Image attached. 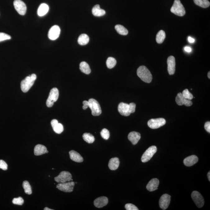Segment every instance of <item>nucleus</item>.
<instances>
[{
  "label": "nucleus",
  "instance_id": "obj_48",
  "mask_svg": "<svg viewBox=\"0 0 210 210\" xmlns=\"http://www.w3.org/2000/svg\"><path fill=\"white\" fill-rule=\"evenodd\" d=\"M208 78L210 79V71L208 72Z\"/></svg>",
  "mask_w": 210,
  "mask_h": 210
},
{
  "label": "nucleus",
  "instance_id": "obj_37",
  "mask_svg": "<svg viewBox=\"0 0 210 210\" xmlns=\"http://www.w3.org/2000/svg\"><path fill=\"white\" fill-rule=\"evenodd\" d=\"M12 202L15 205H21L24 203V200L22 198L19 197L14 199L12 201Z\"/></svg>",
  "mask_w": 210,
  "mask_h": 210
},
{
  "label": "nucleus",
  "instance_id": "obj_22",
  "mask_svg": "<svg viewBox=\"0 0 210 210\" xmlns=\"http://www.w3.org/2000/svg\"><path fill=\"white\" fill-rule=\"evenodd\" d=\"M70 158L76 162L81 163L83 161V158L78 153L74 150H71L69 152Z\"/></svg>",
  "mask_w": 210,
  "mask_h": 210
},
{
  "label": "nucleus",
  "instance_id": "obj_5",
  "mask_svg": "<svg viewBox=\"0 0 210 210\" xmlns=\"http://www.w3.org/2000/svg\"><path fill=\"white\" fill-rule=\"evenodd\" d=\"M58 97H59V91L57 88H53L51 89L49 97L46 101V105L47 107H52L55 102L57 100Z\"/></svg>",
  "mask_w": 210,
  "mask_h": 210
},
{
  "label": "nucleus",
  "instance_id": "obj_1",
  "mask_svg": "<svg viewBox=\"0 0 210 210\" xmlns=\"http://www.w3.org/2000/svg\"><path fill=\"white\" fill-rule=\"evenodd\" d=\"M137 75L142 81L147 83L151 82L152 80V75L151 72L145 66H141L137 70Z\"/></svg>",
  "mask_w": 210,
  "mask_h": 210
},
{
  "label": "nucleus",
  "instance_id": "obj_3",
  "mask_svg": "<svg viewBox=\"0 0 210 210\" xmlns=\"http://www.w3.org/2000/svg\"><path fill=\"white\" fill-rule=\"evenodd\" d=\"M171 11L174 14L180 16H184L186 13L185 7L180 0L174 1V4L171 7Z\"/></svg>",
  "mask_w": 210,
  "mask_h": 210
},
{
  "label": "nucleus",
  "instance_id": "obj_4",
  "mask_svg": "<svg viewBox=\"0 0 210 210\" xmlns=\"http://www.w3.org/2000/svg\"><path fill=\"white\" fill-rule=\"evenodd\" d=\"M89 107L92 111V115L94 116H98L102 113L101 107L97 100L94 98L89 99Z\"/></svg>",
  "mask_w": 210,
  "mask_h": 210
},
{
  "label": "nucleus",
  "instance_id": "obj_30",
  "mask_svg": "<svg viewBox=\"0 0 210 210\" xmlns=\"http://www.w3.org/2000/svg\"><path fill=\"white\" fill-rule=\"evenodd\" d=\"M166 37V33L164 31L160 30L157 34V36H156V41L159 44H161L164 41Z\"/></svg>",
  "mask_w": 210,
  "mask_h": 210
},
{
  "label": "nucleus",
  "instance_id": "obj_40",
  "mask_svg": "<svg viewBox=\"0 0 210 210\" xmlns=\"http://www.w3.org/2000/svg\"><path fill=\"white\" fill-rule=\"evenodd\" d=\"M7 165L4 160H0V169L4 171H7Z\"/></svg>",
  "mask_w": 210,
  "mask_h": 210
},
{
  "label": "nucleus",
  "instance_id": "obj_33",
  "mask_svg": "<svg viewBox=\"0 0 210 210\" xmlns=\"http://www.w3.org/2000/svg\"><path fill=\"white\" fill-rule=\"evenodd\" d=\"M23 187L24 189L25 192L28 194H31L32 193L31 187L29 182L27 180L23 182Z\"/></svg>",
  "mask_w": 210,
  "mask_h": 210
},
{
  "label": "nucleus",
  "instance_id": "obj_6",
  "mask_svg": "<svg viewBox=\"0 0 210 210\" xmlns=\"http://www.w3.org/2000/svg\"><path fill=\"white\" fill-rule=\"evenodd\" d=\"M157 151V148L155 146H153L150 147L144 153L141 157V161L144 163L149 161Z\"/></svg>",
  "mask_w": 210,
  "mask_h": 210
},
{
  "label": "nucleus",
  "instance_id": "obj_17",
  "mask_svg": "<svg viewBox=\"0 0 210 210\" xmlns=\"http://www.w3.org/2000/svg\"><path fill=\"white\" fill-rule=\"evenodd\" d=\"M108 203V199L106 197H101L95 199L94 204L96 208H100L106 206Z\"/></svg>",
  "mask_w": 210,
  "mask_h": 210
},
{
  "label": "nucleus",
  "instance_id": "obj_27",
  "mask_svg": "<svg viewBox=\"0 0 210 210\" xmlns=\"http://www.w3.org/2000/svg\"><path fill=\"white\" fill-rule=\"evenodd\" d=\"M89 36L86 34H82L80 35L78 39V43L80 45H85L89 43Z\"/></svg>",
  "mask_w": 210,
  "mask_h": 210
},
{
  "label": "nucleus",
  "instance_id": "obj_45",
  "mask_svg": "<svg viewBox=\"0 0 210 210\" xmlns=\"http://www.w3.org/2000/svg\"><path fill=\"white\" fill-rule=\"evenodd\" d=\"M188 41L190 43H194L195 41V40L194 38H191V37H188Z\"/></svg>",
  "mask_w": 210,
  "mask_h": 210
},
{
  "label": "nucleus",
  "instance_id": "obj_13",
  "mask_svg": "<svg viewBox=\"0 0 210 210\" xmlns=\"http://www.w3.org/2000/svg\"><path fill=\"white\" fill-rule=\"evenodd\" d=\"M171 199V196L169 194H165L162 196L159 200L160 208L163 210H166L170 203Z\"/></svg>",
  "mask_w": 210,
  "mask_h": 210
},
{
  "label": "nucleus",
  "instance_id": "obj_2",
  "mask_svg": "<svg viewBox=\"0 0 210 210\" xmlns=\"http://www.w3.org/2000/svg\"><path fill=\"white\" fill-rule=\"evenodd\" d=\"M37 78L36 75L34 74H32L26 77L21 83V90L24 93L27 92L33 85L35 80Z\"/></svg>",
  "mask_w": 210,
  "mask_h": 210
},
{
  "label": "nucleus",
  "instance_id": "obj_26",
  "mask_svg": "<svg viewBox=\"0 0 210 210\" xmlns=\"http://www.w3.org/2000/svg\"><path fill=\"white\" fill-rule=\"evenodd\" d=\"M48 6L46 4L43 3L40 5L38 9V14L39 16H43L46 15L48 12Z\"/></svg>",
  "mask_w": 210,
  "mask_h": 210
},
{
  "label": "nucleus",
  "instance_id": "obj_38",
  "mask_svg": "<svg viewBox=\"0 0 210 210\" xmlns=\"http://www.w3.org/2000/svg\"><path fill=\"white\" fill-rule=\"evenodd\" d=\"M11 39V37L10 35L3 32H0V42L10 40Z\"/></svg>",
  "mask_w": 210,
  "mask_h": 210
},
{
  "label": "nucleus",
  "instance_id": "obj_43",
  "mask_svg": "<svg viewBox=\"0 0 210 210\" xmlns=\"http://www.w3.org/2000/svg\"><path fill=\"white\" fill-rule=\"evenodd\" d=\"M83 109H84V110H85V109H87L88 107H89V102L84 100V101L83 102Z\"/></svg>",
  "mask_w": 210,
  "mask_h": 210
},
{
  "label": "nucleus",
  "instance_id": "obj_12",
  "mask_svg": "<svg viewBox=\"0 0 210 210\" xmlns=\"http://www.w3.org/2000/svg\"><path fill=\"white\" fill-rule=\"evenodd\" d=\"M61 29L58 25H54L51 28L48 34V37L50 40H55L59 37Z\"/></svg>",
  "mask_w": 210,
  "mask_h": 210
},
{
  "label": "nucleus",
  "instance_id": "obj_44",
  "mask_svg": "<svg viewBox=\"0 0 210 210\" xmlns=\"http://www.w3.org/2000/svg\"><path fill=\"white\" fill-rule=\"evenodd\" d=\"M184 50L185 52H190L192 51V49H191V47H189V46H186V47L184 48Z\"/></svg>",
  "mask_w": 210,
  "mask_h": 210
},
{
  "label": "nucleus",
  "instance_id": "obj_29",
  "mask_svg": "<svg viewBox=\"0 0 210 210\" xmlns=\"http://www.w3.org/2000/svg\"><path fill=\"white\" fill-rule=\"evenodd\" d=\"M196 5L203 8H207L209 7L210 3L208 0H194Z\"/></svg>",
  "mask_w": 210,
  "mask_h": 210
},
{
  "label": "nucleus",
  "instance_id": "obj_47",
  "mask_svg": "<svg viewBox=\"0 0 210 210\" xmlns=\"http://www.w3.org/2000/svg\"><path fill=\"white\" fill-rule=\"evenodd\" d=\"M44 210H52V209H50V208H47V207H46V208H44Z\"/></svg>",
  "mask_w": 210,
  "mask_h": 210
},
{
  "label": "nucleus",
  "instance_id": "obj_10",
  "mask_svg": "<svg viewBox=\"0 0 210 210\" xmlns=\"http://www.w3.org/2000/svg\"><path fill=\"white\" fill-rule=\"evenodd\" d=\"M191 197L194 203L199 208L203 207L204 204L203 198L200 193L197 191H194L191 194Z\"/></svg>",
  "mask_w": 210,
  "mask_h": 210
},
{
  "label": "nucleus",
  "instance_id": "obj_19",
  "mask_svg": "<svg viewBox=\"0 0 210 210\" xmlns=\"http://www.w3.org/2000/svg\"><path fill=\"white\" fill-rule=\"evenodd\" d=\"M159 185V181L158 179H152L148 184L146 186L147 189L149 191H153L158 189Z\"/></svg>",
  "mask_w": 210,
  "mask_h": 210
},
{
  "label": "nucleus",
  "instance_id": "obj_34",
  "mask_svg": "<svg viewBox=\"0 0 210 210\" xmlns=\"http://www.w3.org/2000/svg\"><path fill=\"white\" fill-rule=\"evenodd\" d=\"M116 64V61L115 58L110 57L106 61V65L109 69H112L115 67Z\"/></svg>",
  "mask_w": 210,
  "mask_h": 210
},
{
  "label": "nucleus",
  "instance_id": "obj_39",
  "mask_svg": "<svg viewBox=\"0 0 210 210\" xmlns=\"http://www.w3.org/2000/svg\"><path fill=\"white\" fill-rule=\"evenodd\" d=\"M125 208L127 210H138V208L135 205L132 203L126 204L125 205Z\"/></svg>",
  "mask_w": 210,
  "mask_h": 210
},
{
  "label": "nucleus",
  "instance_id": "obj_31",
  "mask_svg": "<svg viewBox=\"0 0 210 210\" xmlns=\"http://www.w3.org/2000/svg\"><path fill=\"white\" fill-rule=\"evenodd\" d=\"M116 30L120 34L126 35L128 34V30L123 26L121 25H117L115 27Z\"/></svg>",
  "mask_w": 210,
  "mask_h": 210
},
{
  "label": "nucleus",
  "instance_id": "obj_7",
  "mask_svg": "<svg viewBox=\"0 0 210 210\" xmlns=\"http://www.w3.org/2000/svg\"><path fill=\"white\" fill-rule=\"evenodd\" d=\"M166 121L164 118H159L152 119L148 121V125L149 128L152 129H157L164 126Z\"/></svg>",
  "mask_w": 210,
  "mask_h": 210
},
{
  "label": "nucleus",
  "instance_id": "obj_35",
  "mask_svg": "<svg viewBox=\"0 0 210 210\" xmlns=\"http://www.w3.org/2000/svg\"><path fill=\"white\" fill-rule=\"evenodd\" d=\"M182 95L185 97V98L187 99L191 100L194 98V96L192 94L189 92L188 89H185L182 93Z\"/></svg>",
  "mask_w": 210,
  "mask_h": 210
},
{
  "label": "nucleus",
  "instance_id": "obj_49",
  "mask_svg": "<svg viewBox=\"0 0 210 210\" xmlns=\"http://www.w3.org/2000/svg\"><path fill=\"white\" fill-rule=\"evenodd\" d=\"M48 152H49V151L47 150V151H46V153H48Z\"/></svg>",
  "mask_w": 210,
  "mask_h": 210
},
{
  "label": "nucleus",
  "instance_id": "obj_25",
  "mask_svg": "<svg viewBox=\"0 0 210 210\" xmlns=\"http://www.w3.org/2000/svg\"><path fill=\"white\" fill-rule=\"evenodd\" d=\"M92 13L94 16L100 17L106 14V11L100 8L99 5L97 4L93 7Z\"/></svg>",
  "mask_w": 210,
  "mask_h": 210
},
{
  "label": "nucleus",
  "instance_id": "obj_21",
  "mask_svg": "<svg viewBox=\"0 0 210 210\" xmlns=\"http://www.w3.org/2000/svg\"><path fill=\"white\" fill-rule=\"evenodd\" d=\"M128 139L133 145L136 144L140 139V134L138 132H132L128 135Z\"/></svg>",
  "mask_w": 210,
  "mask_h": 210
},
{
  "label": "nucleus",
  "instance_id": "obj_16",
  "mask_svg": "<svg viewBox=\"0 0 210 210\" xmlns=\"http://www.w3.org/2000/svg\"><path fill=\"white\" fill-rule=\"evenodd\" d=\"M168 71L170 75L175 73L176 70L175 58L172 56H170L167 59Z\"/></svg>",
  "mask_w": 210,
  "mask_h": 210
},
{
  "label": "nucleus",
  "instance_id": "obj_15",
  "mask_svg": "<svg viewBox=\"0 0 210 210\" xmlns=\"http://www.w3.org/2000/svg\"><path fill=\"white\" fill-rule=\"evenodd\" d=\"M118 111L121 115L127 116L130 115L129 105L127 103H121L118 106Z\"/></svg>",
  "mask_w": 210,
  "mask_h": 210
},
{
  "label": "nucleus",
  "instance_id": "obj_8",
  "mask_svg": "<svg viewBox=\"0 0 210 210\" xmlns=\"http://www.w3.org/2000/svg\"><path fill=\"white\" fill-rule=\"evenodd\" d=\"M72 178V176L70 172L64 171L60 173L57 176L55 177V180L58 183H64L70 181Z\"/></svg>",
  "mask_w": 210,
  "mask_h": 210
},
{
  "label": "nucleus",
  "instance_id": "obj_42",
  "mask_svg": "<svg viewBox=\"0 0 210 210\" xmlns=\"http://www.w3.org/2000/svg\"><path fill=\"white\" fill-rule=\"evenodd\" d=\"M204 128L205 130L208 133H210V121H208L205 123L204 125Z\"/></svg>",
  "mask_w": 210,
  "mask_h": 210
},
{
  "label": "nucleus",
  "instance_id": "obj_9",
  "mask_svg": "<svg viewBox=\"0 0 210 210\" xmlns=\"http://www.w3.org/2000/svg\"><path fill=\"white\" fill-rule=\"evenodd\" d=\"M75 183L73 181L64 183H59L57 186V188L60 190L65 192H71L73 190Z\"/></svg>",
  "mask_w": 210,
  "mask_h": 210
},
{
  "label": "nucleus",
  "instance_id": "obj_46",
  "mask_svg": "<svg viewBox=\"0 0 210 210\" xmlns=\"http://www.w3.org/2000/svg\"><path fill=\"white\" fill-rule=\"evenodd\" d=\"M208 180H209V181H210V172H208Z\"/></svg>",
  "mask_w": 210,
  "mask_h": 210
},
{
  "label": "nucleus",
  "instance_id": "obj_11",
  "mask_svg": "<svg viewBox=\"0 0 210 210\" xmlns=\"http://www.w3.org/2000/svg\"><path fill=\"white\" fill-rule=\"evenodd\" d=\"M15 10L20 15H24L27 11V7L24 2L21 0H15L13 2Z\"/></svg>",
  "mask_w": 210,
  "mask_h": 210
},
{
  "label": "nucleus",
  "instance_id": "obj_32",
  "mask_svg": "<svg viewBox=\"0 0 210 210\" xmlns=\"http://www.w3.org/2000/svg\"><path fill=\"white\" fill-rule=\"evenodd\" d=\"M83 138L85 141L89 144L93 143L95 140V137L92 134L88 133H85L83 134Z\"/></svg>",
  "mask_w": 210,
  "mask_h": 210
},
{
  "label": "nucleus",
  "instance_id": "obj_14",
  "mask_svg": "<svg viewBox=\"0 0 210 210\" xmlns=\"http://www.w3.org/2000/svg\"><path fill=\"white\" fill-rule=\"evenodd\" d=\"M176 103L179 106L185 105L186 106H190L192 105V102L191 100L187 99L182 95V93H179L176 98Z\"/></svg>",
  "mask_w": 210,
  "mask_h": 210
},
{
  "label": "nucleus",
  "instance_id": "obj_36",
  "mask_svg": "<svg viewBox=\"0 0 210 210\" xmlns=\"http://www.w3.org/2000/svg\"><path fill=\"white\" fill-rule=\"evenodd\" d=\"M100 135L101 137L105 140H108L110 136V133L108 130L106 129L102 130Z\"/></svg>",
  "mask_w": 210,
  "mask_h": 210
},
{
  "label": "nucleus",
  "instance_id": "obj_24",
  "mask_svg": "<svg viewBox=\"0 0 210 210\" xmlns=\"http://www.w3.org/2000/svg\"><path fill=\"white\" fill-rule=\"evenodd\" d=\"M47 150V148L44 145L38 144L35 147L34 153L36 156L41 155L45 154Z\"/></svg>",
  "mask_w": 210,
  "mask_h": 210
},
{
  "label": "nucleus",
  "instance_id": "obj_20",
  "mask_svg": "<svg viewBox=\"0 0 210 210\" xmlns=\"http://www.w3.org/2000/svg\"><path fill=\"white\" fill-rule=\"evenodd\" d=\"M198 158L195 155H193L186 158L184 160L183 162L185 166L191 167L196 164L198 162Z\"/></svg>",
  "mask_w": 210,
  "mask_h": 210
},
{
  "label": "nucleus",
  "instance_id": "obj_18",
  "mask_svg": "<svg viewBox=\"0 0 210 210\" xmlns=\"http://www.w3.org/2000/svg\"><path fill=\"white\" fill-rule=\"evenodd\" d=\"M51 125H52V129L57 134H60L62 133L64 131V126L61 123H58L57 120H52L51 121Z\"/></svg>",
  "mask_w": 210,
  "mask_h": 210
},
{
  "label": "nucleus",
  "instance_id": "obj_41",
  "mask_svg": "<svg viewBox=\"0 0 210 210\" xmlns=\"http://www.w3.org/2000/svg\"><path fill=\"white\" fill-rule=\"evenodd\" d=\"M129 105L131 113H134L135 112V110L136 105L135 103H131Z\"/></svg>",
  "mask_w": 210,
  "mask_h": 210
},
{
  "label": "nucleus",
  "instance_id": "obj_28",
  "mask_svg": "<svg viewBox=\"0 0 210 210\" xmlns=\"http://www.w3.org/2000/svg\"><path fill=\"white\" fill-rule=\"evenodd\" d=\"M80 69L83 73L89 75L91 71L89 65L85 62H82L80 63Z\"/></svg>",
  "mask_w": 210,
  "mask_h": 210
},
{
  "label": "nucleus",
  "instance_id": "obj_23",
  "mask_svg": "<svg viewBox=\"0 0 210 210\" xmlns=\"http://www.w3.org/2000/svg\"><path fill=\"white\" fill-rule=\"evenodd\" d=\"M120 161L118 158H113L109 160L108 166L109 169L112 171H115L119 166Z\"/></svg>",
  "mask_w": 210,
  "mask_h": 210
}]
</instances>
